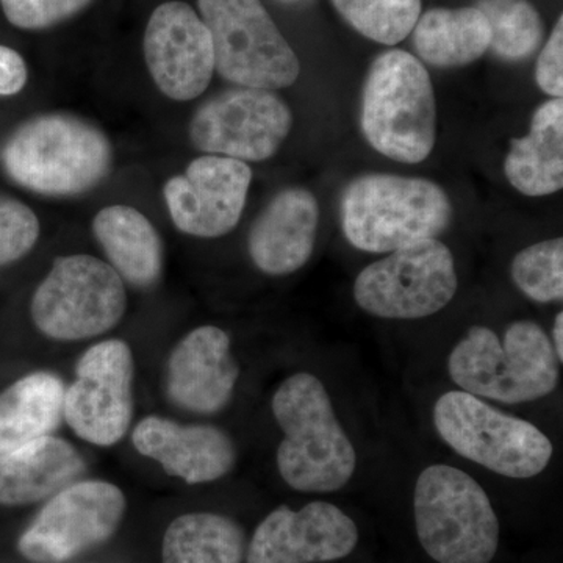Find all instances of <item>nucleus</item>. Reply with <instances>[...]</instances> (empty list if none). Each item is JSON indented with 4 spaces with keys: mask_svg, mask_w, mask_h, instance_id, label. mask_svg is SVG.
Wrapping results in <instances>:
<instances>
[{
    "mask_svg": "<svg viewBox=\"0 0 563 563\" xmlns=\"http://www.w3.org/2000/svg\"><path fill=\"white\" fill-rule=\"evenodd\" d=\"M272 407L285 435L277 448L285 484L302 493L342 490L354 476L357 454L324 384L314 374H292L274 393Z\"/></svg>",
    "mask_w": 563,
    "mask_h": 563,
    "instance_id": "nucleus-1",
    "label": "nucleus"
},
{
    "mask_svg": "<svg viewBox=\"0 0 563 563\" xmlns=\"http://www.w3.org/2000/svg\"><path fill=\"white\" fill-rule=\"evenodd\" d=\"M2 162L11 179L44 196H79L111 169L113 150L101 129L74 114H41L7 141Z\"/></svg>",
    "mask_w": 563,
    "mask_h": 563,
    "instance_id": "nucleus-2",
    "label": "nucleus"
},
{
    "mask_svg": "<svg viewBox=\"0 0 563 563\" xmlns=\"http://www.w3.org/2000/svg\"><path fill=\"white\" fill-rule=\"evenodd\" d=\"M553 344L537 322L515 321L503 340L485 325H474L455 344L448 372L455 385L477 398L523 404L547 398L558 388Z\"/></svg>",
    "mask_w": 563,
    "mask_h": 563,
    "instance_id": "nucleus-3",
    "label": "nucleus"
},
{
    "mask_svg": "<svg viewBox=\"0 0 563 563\" xmlns=\"http://www.w3.org/2000/svg\"><path fill=\"white\" fill-rule=\"evenodd\" d=\"M340 214L344 236L352 246L387 254L446 231L453 206L435 181L365 174L347 185Z\"/></svg>",
    "mask_w": 563,
    "mask_h": 563,
    "instance_id": "nucleus-4",
    "label": "nucleus"
},
{
    "mask_svg": "<svg viewBox=\"0 0 563 563\" xmlns=\"http://www.w3.org/2000/svg\"><path fill=\"white\" fill-rule=\"evenodd\" d=\"M435 95L428 69L406 51L373 62L363 84L361 124L373 150L401 163H420L435 146Z\"/></svg>",
    "mask_w": 563,
    "mask_h": 563,
    "instance_id": "nucleus-5",
    "label": "nucleus"
},
{
    "mask_svg": "<svg viewBox=\"0 0 563 563\" xmlns=\"http://www.w3.org/2000/svg\"><path fill=\"white\" fill-rule=\"evenodd\" d=\"M415 526L422 550L439 563H490L499 521L483 485L455 466L435 463L415 484Z\"/></svg>",
    "mask_w": 563,
    "mask_h": 563,
    "instance_id": "nucleus-6",
    "label": "nucleus"
},
{
    "mask_svg": "<svg viewBox=\"0 0 563 563\" xmlns=\"http://www.w3.org/2000/svg\"><path fill=\"white\" fill-rule=\"evenodd\" d=\"M433 424L454 453L512 479L539 476L553 459V443L536 424L463 390L437 399Z\"/></svg>",
    "mask_w": 563,
    "mask_h": 563,
    "instance_id": "nucleus-7",
    "label": "nucleus"
},
{
    "mask_svg": "<svg viewBox=\"0 0 563 563\" xmlns=\"http://www.w3.org/2000/svg\"><path fill=\"white\" fill-rule=\"evenodd\" d=\"M213 43L214 70L243 88L280 90L301 73L298 57L261 0H198Z\"/></svg>",
    "mask_w": 563,
    "mask_h": 563,
    "instance_id": "nucleus-8",
    "label": "nucleus"
},
{
    "mask_svg": "<svg viewBox=\"0 0 563 563\" xmlns=\"http://www.w3.org/2000/svg\"><path fill=\"white\" fill-rule=\"evenodd\" d=\"M128 307L124 280L91 255L58 257L32 299V318L58 342L92 339L113 329Z\"/></svg>",
    "mask_w": 563,
    "mask_h": 563,
    "instance_id": "nucleus-9",
    "label": "nucleus"
},
{
    "mask_svg": "<svg viewBox=\"0 0 563 563\" xmlns=\"http://www.w3.org/2000/svg\"><path fill=\"white\" fill-rule=\"evenodd\" d=\"M457 287L453 252L428 239L366 266L354 282V299L372 317L421 320L453 301Z\"/></svg>",
    "mask_w": 563,
    "mask_h": 563,
    "instance_id": "nucleus-10",
    "label": "nucleus"
},
{
    "mask_svg": "<svg viewBox=\"0 0 563 563\" xmlns=\"http://www.w3.org/2000/svg\"><path fill=\"white\" fill-rule=\"evenodd\" d=\"M291 128L290 107L276 92L242 87L202 103L192 117L190 139L207 155L263 162L280 150Z\"/></svg>",
    "mask_w": 563,
    "mask_h": 563,
    "instance_id": "nucleus-11",
    "label": "nucleus"
},
{
    "mask_svg": "<svg viewBox=\"0 0 563 563\" xmlns=\"http://www.w3.org/2000/svg\"><path fill=\"white\" fill-rule=\"evenodd\" d=\"M125 510L124 493L103 481H84L52 496L31 528L20 553L36 563L69 561L109 540Z\"/></svg>",
    "mask_w": 563,
    "mask_h": 563,
    "instance_id": "nucleus-12",
    "label": "nucleus"
},
{
    "mask_svg": "<svg viewBox=\"0 0 563 563\" xmlns=\"http://www.w3.org/2000/svg\"><path fill=\"white\" fill-rule=\"evenodd\" d=\"M133 357L122 340L91 346L65 390L63 418L85 442L111 446L121 442L132 421Z\"/></svg>",
    "mask_w": 563,
    "mask_h": 563,
    "instance_id": "nucleus-13",
    "label": "nucleus"
},
{
    "mask_svg": "<svg viewBox=\"0 0 563 563\" xmlns=\"http://www.w3.org/2000/svg\"><path fill=\"white\" fill-rule=\"evenodd\" d=\"M252 172L244 162L203 155L163 188L174 225L198 239H218L236 228L246 206Z\"/></svg>",
    "mask_w": 563,
    "mask_h": 563,
    "instance_id": "nucleus-14",
    "label": "nucleus"
},
{
    "mask_svg": "<svg viewBox=\"0 0 563 563\" xmlns=\"http://www.w3.org/2000/svg\"><path fill=\"white\" fill-rule=\"evenodd\" d=\"M144 58L158 90L173 101L199 98L214 73L209 29L190 5L177 0L152 11Z\"/></svg>",
    "mask_w": 563,
    "mask_h": 563,
    "instance_id": "nucleus-15",
    "label": "nucleus"
},
{
    "mask_svg": "<svg viewBox=\"0 0 563 563\" xmlns=\"http://www.w3.org/2000/svg\"><path fill=\"white\" fill-rule=\"evenodd\" d=\"M358 543L357 525L335 504L277 507L255 529L247 563H324L347 558Z\"/></svg>",
    "mask_w": 563,
    "mask_h": 563,
    "instance_id": "nucleus-16",
    "label": "nucleus"
},
{
    "mask_svg": "<svg viewBox=\"0 0 563 563\" xmlns=\"http://www.w3.org/2000/svg\"><path fill=\"white\" fill-rule=\"evenodd\" d=\"M239 377L231 336L217 325H201L174 347L166 385L180 409L210 415L231 402Z\"/></svg>",
    "mask_w": 563,
    "mask_h": 563,
    "instance_id": "nucleus-17",
    "label": "nucleus"
},
{
    "mask_svg": "<svg viewBox=\"0 0 563 563\" xmlns=\"http://www.w3.org/2000/svg\"><path fill=\"white\" fill-rule=\"evenodd\" d=\"M133 446L187 484L213 483L231 473L236 451L231 437L214 426H184L147 417L132 433Z\"/></svg>",
    "mask_w": 563,
    "mask_h": 563,
    "instance_id": "nucleus-18",
    "label": "nucleus"
},
{
    "mask_svg": "<svg viewBox=\"0 0 563 563\" xmlns=\"http://www.w3.org/2000/svg\"><path fill=\"white\" fill-rule=\"evenodd\" d=\"M320 225V207L312 192L287 188L252 224L247 250L254 265L269 276H287L312 257Z\"/></svg>",
    "mask_w": 563,
    "mask_h": 563,
    "instance_id": "nucleus-19",
    "label": "nucleus"
},
{
    "mask_svg": "<svg viewBox=\"0 0 563 563\" xmlns=\"http://www.w3.org/2000/svg\"><path fill=\"white\" fill-rule=\"evenodd\" d=\"M85 472V462L73 444L43 437L0 455V504L27 506L69 487Z\"/></svg>",
    "mask_w": 563,
    "mask_h": 563,
    "instance_id": "nucleus-20",
    "label": "nucleus"
},
{
    "mask_svg": "<svg viewBox=\"0 0 563 563\" xmlns=\"http://www.w3.org/2000/svg\"><path fill=\"white\" fill-rule=\"evenodd\" d=\"M504 173L515 190L542 198L563 187V101L551 99L533 113L531 131L510 141Z\"/></svg>",
    "mask_w": 563,
    "mask_h": 563,
    "instance_id": "nucleus-21",
    "label": "nucleus"
},
{
    "mask_svg": "<svg viewBox=\"0 0 563 563\" xmlns=\"http://www.w3.org/2000/svg\"><path fill=\"white\" fill-rule=\"evenodd\" d=\"M92 232L111 268L136 288H151L163 273V243L157 229L141 211L128 206L102 209Z\"/></svg>",
    "mask_w": 563,
    "mask_h": 563,
    "instance_id": "nucleus-22",
    "label": "nucleus"
},
{
    "mask_svg": "<svg viewBox=\"0 0 563 563\" xmlns=\"http://www.w3.org/2000/svg\"><path fill=\"white\" fill-rule=\"evenodd\" d=\"M65 385L52 373H33L0 393V455L51 435L63 420Z\"/></svg>",
    "mask_w": 563,
    "mask_h": 563,
    "instance_id": "nucleus-23",
    "label": "nucleus"
},
{
    "mask_svg": "<svg viewBox=\"0 0 563 563\" xmlns=\"http://www.w3.org/2000/svg\"><path fill=\"white\" fill-rule=\"evenodd\" d=\"M412 32L421 60L437 68L472 65L490 49V25L476 7L426 11Z\"/></svg>",
    "mask_w": 563,
    "mask_h": 563,
    "instance_id": "nucleus-24",
    "label": "nucleus"
},
{
    "mask_svg": "<svg viewBox=\"0 0 563 563\" xmlns=\"http://www.w3.org/2000/svg\"><path fill=\"white\" fill-rule=\"evenodd\" d=\"M244 551L243 529L217 514L181 515L163 539V563H242Z\"/></svg>",
    "mask_w": 563,
    "mask_h": 563,
    "instance_id": "nucleus-25",
    "label": "nucleus"
},
{
    "mask_svg": "<svg viewBox=\"0 0 563 563\" xmlns=\"http://www.w3.org/2000/svg\"><path fill=\"white\" fill-rule=\"evenodd\" d=\"M490 25V49L506 62H523L543 41V21L528 0H479Z\"/></svg>",
    "mask_w": 563,
    "mask_h": 563,
    "instance_id": "nucleus-26",
    "label": "nucleus"
},
{
    "mask_svg": "<svg viewBox=\"0 0 563 563\" xmlns=\"http://www.w3.org/2000/svg\"><path fill=\"white\" fill-rule=\"evenodd\" d=\"M343 20L365 38L395 46L412 33L421 0H332Z\"/></svg>",
    "mask_w": 563,
    "mask_h": 563,
    "instance_id": "nucleus-27",
    "label": "nucleus"
},
{
    "mask_svg": "<svg viewBox=\"0 0 563 563\" xmlns=\"http://www.w3.org/2000/svg\"><path fill=\"white\" fill-rule=\"evenodd\" d=\"M518 290L540 303L563 298V240L551 239L518 252L510 266Z\"/></svg>",
    "mask_w": 563,
    "mask_h": 563,
    "instance_id": "nucleus-28",
    "label": "nucleus"
},
{
    "mask_svg": "<svg viewBox=\"0 0 563 563\" xmlns=\"http://www.w3.org/2000/svg\"><path fill=\"white\" fill-rule=\"evenodd\" d=\"M38 236V218L27 206L13 199L0 201V266L29 254Z\"/></svg>",
    "mask_w": 563,
    "mask_h": 563,
    "instance_id": "nucleus-29",
    "label": "nucleus"
},
{
    "mask_svg": "<svg viewBox=\"0 0 563 563\" xmlns=\"http://www.w3.org/2000/svg\"><path fill=\"white\" fill-rule=\"evenodd\" d=\"M92 0H2L7 20L24 31H43L76 16Z\"/></svg>",
    "mask_w": 563,
    "mask_h": 563,
    "instance_id": "nucleus-30",
    "label": "nucleus"
},
{
    "mask_svg": "<svg viewBox=\"0 0 563 563\" xmlns=\"http://www.w3.org/2000/svg\"><path fill=\"white\" fill-rule=\"evenodd\" d=\"M536 80L540 90L553 99L563 95V18L555 22L554 31L537 60Z\"/></svg>",
    "mask_w": 563,
    "mask_h": 563,
    "instance_id": "nucleus-31",
    "label": "nucleus"
},
{
    "mask_svg": "<svg viewBox=\"0 0 563 563\" xmlns=\"http://www.w3.org/2000/svg\"><path fill=\"white\" fill-rule=\"evenodd\" d=\"M27 66L16 51L0 46V96H13L27 84Z\"/></svg>",
    "mask_w": 563,
    "mask_h": 563,
    "instance_id": "nucleus-32",
    "label": "nucleus"
},
{
    "mask_svg": "<svg viewBox=\"0 0 563 563\" xmlns=\"http://www.w3.org/2000/svg\"><path fill=\"white\" fill-rule=\"evenodd\" d=\"M563 313H558L555 317L554 325H553V340H551V344H553V350L555 354V358H558L559 363L563 362Z\"/></svg>",
    "mask_w": 563,
    "mask_h": 563,
    "instance_id": "nucleus-33",
    "label": "nucleus"
},
{
    "mask_svg": "<svg viewBox=\"0 0 563 563\" xmlns=\"http://www.w3.org/2000/svg\"><path fill=\"white\" fill-rule=\"evenodd\" d=\"M280 2H284V3H298V2H302V0H280Z\"/></svg>",
    "mask_w": 563,
    "mask_h": 563,
    "instance_id": "nucleus-34",
    "label": "nucleus"
}]
</instances>
